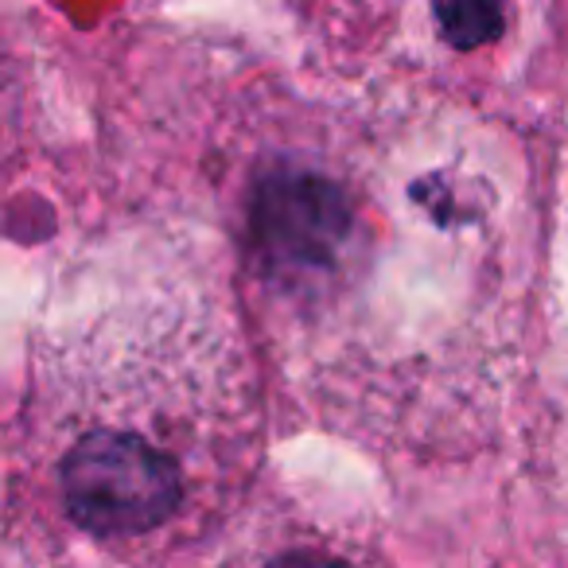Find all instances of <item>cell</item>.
Returning <instances> with one entry per match:
<instances>
[{
  "label": "cell",
  "mask_w": 568,
  "mask_h": 568,
  "mask_svg": "<svg viewBox=\"0 0 568 568\" xmlns=\"http://www.w3.org/2000/svg\"><path fill=\"white\" fill-rule=\"evenodd\" d=\"M230 222L268 358L327 433L397 459L495 440L537 268L506 129L413 87L293 98L237 156Z\"/></svg>",
  "instance_id": "obj_1"
},
{
  "label": "cell",
  "mask_w": 568,
  "mask_h": 568,
  "mask_svg": "<svg viewBox=\"0 0 568 568\" xmlns=\"http://www.w3.org/2000/svg\"><path fill=\"white\" fill-rule=\"evenodd\" d=\"M261 440L250 335L195 230H129L67 273L36 327L24 452L94 552L172 568L211 549Z\"/></svg>",
  "instance_id": "obj_2"
},
{
  "label": "cell",
  "mask_w": 568,
  "mask_h": 568,
  "mask_svg": "<svg viewBox=\"0 0 568 568\" xmlns=\"http://www.w3.org/2000/svg\"><path fill=\"white\" fill-rule=\"evenodd\" d=\"M195 568H397L371 529L304 498L250 503L199 557Z\"/></svg>",
  "instance_id": "obj_3"
},
{
  "label": "cell",
  "mask_w": 568,
  "mask_h": 568,
  "mask_svg": "<svg viewBox=\"0 0 568 568\" xmlns=\"http://www.w3.org/2000/svg\"><path fill=\"white\" fill-rule=\"evenodd\" d=\"M552 386H557L560 436L568 448V187L557 211V245H552Z\"/></svg>",
  "instance_id": "obj_4"
},
{
  "label": "cell",
  "mask_w": 568,
  "mask_h": 568,
  "mask_svg": "<svg viewBox=\"0 0 568 568\" xmlns=\"http://www.w3.org/2000/svg\"><path fill=\"white\" fill-rule=\"evenodd\" d=\"M428 17H433L436 36L448 48L479 51L506 32V17L510 12L495 9V4H436V9H428Z\"/></svg>",
  "instance_id": "obj_5"
}]
</instances>
